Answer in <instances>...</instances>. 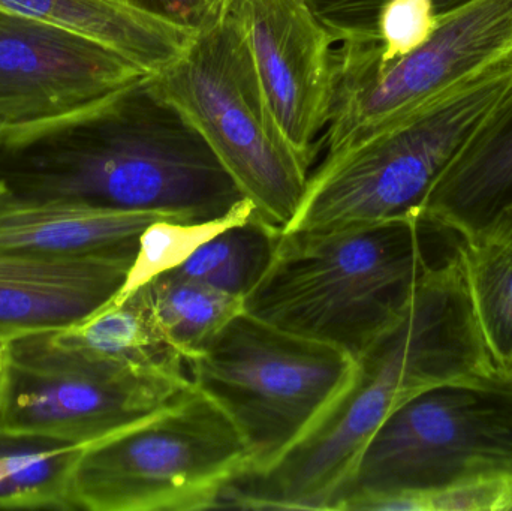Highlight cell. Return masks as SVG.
<instances>
[{"label": "cell", "instance_id": "1", "mask_svg": "<svg viewBox=\"0 0 512 511\" xmlns=\"http://www.w3.org/2000/svg\"><path fill=\"white\" fill-rule=\"evenodd\" d=\"M0 183L18 197L194 224L252 204L150 75L65 116L3 126Z\"/></svg>", "mask_w": 512, "mask_h": 511}, {"label": "cell", "instance_id": "2", "mask_svg": "<svg viewBox=\"0 0 512 511\" xmlns=\"http://www.w3.org/2000/svg\"><path fill=\"white\" fill-rule=\"evenodd\" d=\"M511 374L481 336L456 249L355 359L351 380L309 434L264 473L234 480L219 507L333 510L367 441L400 405L433 387Z\"/></svg>", "mask_w": 512, "mask_h": 511}, {"label": "cell", "instance_id": "3", "mask_svg": "<svg viewBox=\"0 0 512 511\" xmlns=\"http://www.w3.org/2000/svg\"><path fill=\"white\" fill-rule=\"evenodd\" d=\"M451 231L421 216L376 224L283 231L245 311L357 359L396 323Z\"/></svg>", "mask_w": 512, "mask_h": 511}, {"label": "cell", "instance_id": "4", "mask_svg": "<svg viewBox=\"0 0 512 511\" xmlns=\"http://www.w3.org/2000/svg\"><path fill=\"white\" fill-rule=\"evenodd\" d=\"M511 86L512 53L354 146L325 156L285 231L420 216L439 177Z\"/></svg>", "mask_w": 512, "mask_h": 511}, {"label": "cell", "instance_id": "5", "mask_svg": "<svg viewBox=\"0 0 512 511\" xmlns=\"http://www.w3.org/2000/svg\"><path fill=\"white\" fill-rule=\"evenodd\" d=\"M150 77L203 135L256 215L285 231L300 212L312 164L274 116L239 17L230 9Z\"/></svg>", "mask_w": 512, "mask_h": 511}, {"label": "cell", "instance_id": "6", "mask_svg": "<svg viewBox=\"0 0 512 511\" xmlns=\"http://www.w3.org/2000/svg\"><path fill=\"white\" fill-rule=\"evenodd\" d=\"M249 468L239 429L192 384L152 416L83 447L72 504L87 511L218 509L225 489Z\"/></svg>", "mask_w": 512, "mask_h": 511}, {"label": "cell", "instance_id": "7", "mask_svg": "<svg viewBox=\"0 0 512 511\" xmlns=\"http://www.w3.org/2000/svg\"><path fill=\"white\" fill-rule=\"evenodd\" d=\"M354 369L345 351L242 311L191 360V380L239 429L251 452L246 474H258L309 434Z\"/></svg>", "mask_w": 512, "mask_h": 511}, {"label": "cell", "instance_id": "8", "mask_svg": "<svg viewBox=\"0 0 512 511\" xmlns=\"http://www.w3.org/2000/svg\"><path fill=\"white\" fill-rule=\"evenodd\" d=\"M499 480H512V374L433 387L400 405L367 441L333 510Z\"/></svg>", "mask_w": 512, "mask_h": 511}, {"label": "cell", "instance_id": "9", "mask_svg": "<svg viewBox=\"0 0 512 511\" xmlns=\"http://www.w3.org/2000/svg\"><path fill=\"white\" fill-rule=\"evenodd\" d=\"M378 38L337 50L327 155L358 141L471 80L512 53V0H474L439 20L430 38L381 62Z\"/></svg>", "mask_w": 512, "mask_h": 511}, {"label": "cell", "instance_id": "10", "mask_svg": "<svg viewBox=\"0 0 512 511\" xmlns=\"http://www.w3.org/2000/svg\"><path fill=\"white\" fill-rule=\"evenodd\" d=\"M0 425L98 443L176 401L192 383L60 344L53 332L2 342Z\"/></svg>", "mask_w": 512, "mask_h": 511}, {"label": "cell", "instance_id": "11", "mask_svg": "<svg viewBox=\"0 0 512 511\" xmlns=\"http://www.w3.org/2000/svg\"><path fill=\"white\" fill-rule=\"evenodd\" d=\"M101 42L0 11V123L24 126L87 107L144 77Z\"/></svg>", "mask_w": 512, "mask_h": 511}, {"label": "cell", "instance_id": "12", "mask_svg": "<svg viewBox=\"0 0 512 511\" xmlns=\"http://www.w3.org/2000/svg\"><path fill=\"white\" fill-rule=\"evenodd\" d=\"M230 9L280 128L312 164L330 123L339 41L307 0H233Z\"/></svg>", "mask_w": 512, "mask_h": 511}, {"label": "cell", "instance_id": "13", "mask_svg": "<svg viewBox=\"0 0 512 511\" xmlns=\"http://www.w3.org/2000/svg\"><path fill=\"white\" fill-rule=\"evenodd\" d=\"M138 240L78 257L0 249V344L74 326L113 302Z\"/></svg>", "mask_w": 512, "mask_h": 511}, {"label": "cell", "instance_id": "14", "mask_svg": "<svg viewBox=\"0 0 512 511\" xmlns=\"http://www.w3.org/2000/svg\"><path fill=\"white\" fill-rule=\"evenodd\" d=\"M420 216L462 240L512 246V86L439 177Z\"/></svg>", "mask_w": 512, "mask_h": 511}, {"label": "cell", "instance_id": "15", "mask_svg": "<svg viewBox=\"0 0 512 511\" xmlns=\"http://www.w3.org/2000/svg\"><path fill=\"white\" fill-rule=\"evenodd\" d=\"M159 221L177 219L18 197L0 183V249L5 251L47 257L95 254L140 239L146 228Z\"/></svg>", "mask_w": 512, "mask_h": 511}, {"label": "cell", "instance_id": "16", "mask_svg": "<svg viewBox=\"0 0 512 511\" xmlns=\"http://www.w3.org/2000/svg\"><path fill=\"white\" fill-rule=\"evenodd\" d=\"M0 11L65 27L101 42L147 75L167 68L194 38L120 0H0Z\"/></svg>", "mask_w": 512, "mask_h": 511}, {"label": "cell", "instance_id": "17", "mask_svg": "<svg viewBox=\"0 0 512 511\" xmlns=\"http://www.w3.org/2000/svg\"><path fill=\"white\" fill-rule=\"evenodd\" d=\"M53 336L68 347L192 383L191 363L165 332L144 285Z\"/></svg>", "mask_w": 512, "mask_h": 511}, {"label": "cell", "instance_id": "18", "mask_svg": "<svg viewBox=\"0 0 512 511\" xmlns=\"http://www.w3.org/2000/svg\"><path fill=\"white\" fill-rule=\"evenodd\" d=\"M81 447L0 425V510L71 511Z\"/></svg>", "mask_w": 512, "mask_h": 511}, {"label": "cell", "instance_id": "19", "mask_svg": "<svg viewBox=\"0 0 512 511\" xmlns=\"http://www.w3.org/2000/svg\"><path fill=\"white\" fill-rule=\"evenodd\" d=\"M282 234L254 212L198 246L174 270L245 300L270 269Z\"/></svg>", "mask_w": 512, "mask_h": 511}, {"label": "cell", "instance_id": "20", "mask_svg": "<svg viewBox=\"0 0 512 511\" xmlns=\"http://www.w3.org/2000/svg\"><path fill=\"white\" fill-rule=\"evenodd\" d=\"M156 317L189 363L237 314L245 300L213 285L167 270L144 284Z\"/></svg>", "mask_w": 512, "mask_h": 511}, {"label": "cell", "instance_id": "21", "mask_svg": "<svg viewBox=\"0 0 512 511\" xmlns=\"http://www.w3.org/2000/svg\"><path fill=\"white\" fill-rule=\"evenodd\" d=\"M457 255L481 336L496 365L512 372V246L460 239Z\"/></svg>", "mask_w": 512, "mask_h": 511}, {"label": "cell", "instance_id": "22", "mask_svg": "<svg viewBox=\"0 0 512 511\" xmlns=\"http://www.w3.org/2000/svg\"><path fill=\"white\" fill-rule=\"evenodd\" d=\"M254 212V206L248 204L234 215L218 221L203 222V224L159 221L150 225L138 240L137 257L119 296L131 293L159 273L176 269L197 251L198 246L221 233L228 225L242 221Z\"/></svg>", "mask_w": 512, "mask_h": 511}, {"label": "cell", "instance_id": "23", "mask_svg": "<svg viewBox=\"0 0 512 511\" xmlns=\"http://www.w3.org/2000/svg\"><path fill=\"white\" fill-rule=\"evenodd\" d=\"M433 0H387L376 20L378 57L393 62L423 45L438 26Z\"/></svg>", "mask_w": 512, "mask_h": 511}, {"label": "cell", "instance_id": "24", "mask_svg": "<svg viewBox=\"0 0 512 511\" xmlns=\"http://www.w3.org/2000/svg\"><path fill=\"white\" fill-rule=\"evenodd\" d=\"M387 0H307L319 20L334 33L337 41L378 38L376 20ZM438 17L450 14L474 0H433Z\"/></svg>", "mask_w": 512, "mask_h": 511}, {"label": "cell", "instance_id": "25", "mask_svg": "<svg viewBox=\"0 0 512 511\" xmlns=\"http://www.w3.org/2000/svg\"><path fill=\"white\" fill-rule=\"evenodd\" d=\"M511 507L512 480L396 497L397 511H510Z\"/></svg>", "mask_w": 512, "mask_h": 511}, {"label": "cell", "instance_id": "26", "mask_svg": "<svg viewBox=\"0 0 512 511\" xmlns=\"http://www.w3.org/2000/svg\"><path fill=\"white\" fill-rule=\"evenodd\" d=\"M123 5L189 35L215 27L230 11L233 0H120Z\"/></svg>", "mask_w": 512, "mask_h": 511}, {"label": "cell", "instance_id": "27", "mask_svg": "<svg viewBox=\"0 0 512 511\" xmlns=\"http://www.w3.org/2000/svg\"><path fill=\"white\" fill-rule=\"evenodd\" d=\"M2 384H3V357H2V347H0V392H2Z\"/></svg>", "mask_w": 512, "mask_h": 511}, {"label": "cell", "instance_id": "28", "mask_svg": "<svg viewBox=\"0 0 512 511\" xmlns=\"http://www.w3.org/2000/svg\"><path fill=\"white\" fill-rule=\"evenodd\" d=\"M3 126L5 125H2V123H0V131H2Z\"/></svg>", "mask_w": 512, "mask_h": 511}, {"label": "cell", "instance_id": "29", "mask_svg": "<svg viewBox=\"0 0 512 511\" xmlns=\"http://www.w3.org/2000/svg\"><path fill=\"white\" fill-rule=\"evenodd\" d=\"M510 511H512V507H511V510H510Z\"/></svg>", "mask_w": 512, "mask_h": 511}]
</instances>
